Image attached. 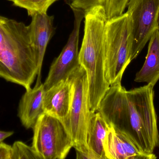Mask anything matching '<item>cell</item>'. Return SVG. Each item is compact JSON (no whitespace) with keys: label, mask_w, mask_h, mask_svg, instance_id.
Listing matches in <instances>:
<instances>
[{"label":"cell","mask_w":159,"mask_h":159,"mask_svg":"<svg viewBox=\"0 0 159 159\" xmlns=\"http://www.w3.org/2000/svg\"><path fill=\"white\" fill-rule=\"evenodd\" d=\"M12 146L0 142V159H11Z\"/></svg>","instance_id":"obj_18"},{"label":"cell","mask_w":159,"mask_h":159,"mask_svg":"<svg viewBox=\"0 0 159 159\" xmlns=\"http://www.w3.org/2000/svg\"><path fill=\"white\" fill-rule=\"evenodd\" d=\"M13 132H5L0 131V142H2L3 140L13 135Z\"/></svg>","instance_id":"obj_19"},{"label":"cell","mask_w":159,"mask_h":159,"mask_svg":"<svg viewBox=\"0 0 159 159\" xmlns=\"http://www.w3.org/2000/svg\"><path fill=\"white\" fill-rule=\"evenodd\" d=\"M109 124L99 111L93 112L88 125L87 143L99 159H106L104 144Z\"/></svg>","instance_id":"obj_13"},{"label":"cell","mask_w":159,"mask_h":159,"mask_svg":"<svg viewBox=\"0 0 159 159\" xmlns=\"http://www.w3.org/2000/svg\"><path fill=\"white\" fill-rule=\"evenodd\" d=\"M38 73L29 25L0 15V77L28 90Z\"/></svg>","instance_id":"obj_2"},{"label":"cell","mask_w":159,"mask_h":159,"mask_svg":"<svg viewBox=\"0 0 159 159\" xmlns=\"http://www.w3.org/2000/svg\"><path fill=\"white\" fill-rule=\"evenodd\" d=\"M133 37L131 16L127 11L107 21L106 24L104 65L110 86L121 83L131 60Z\"/></svg>","instance_id":"obj_3"},{"label":"cell","mask_w":159,"mask_h":159,"mask_svg":"<svg viewBox=\"0 0 159 159\" xmlns=\"http://www.w3.org/2000/svg\"><path fill=\"white\" fill-rule=\"evenodd\" d=\"M40 159L32 147L20 141H17L12 146L11 159Z\"/></svg>","instance_id":"obj_16"},{"label":"cell","mask_w":159,"mask_h":159,"mask_svg":"<svg viewBox=\"0 0 159 159\" xmlns=\"http://www.w3.org/2000/svg\"><path fill=\"white\" fill-rule=\"evenodd\" d=\"M71 9H77L84 14L95 7L103 8L107 20L124 13L129 0H65Z\"/></svg>","instance_id":"obj_14"},{"label":"cell","mask_w":159,"mask_h":159,"mask_svg":"<svg viewBox=\"0 0 159 159\" xmlns=\"http://www.w3.org/2000/svg\"><path fill=\"white\" fill-rule=\"evenodd\" d=\"M30 16L32 18L29 25L31 39L38 57V73L36 83H41V71L47 47L56 30L54 17L48 16L47 13H34Z\"/></svg>","instance_id":"obj_9"},{"label":"cell","mask_w":159,"mask_h":159,"mask_svg":"<svg viewBox=\"0 0 159 159\" xmlns=\"http://www.w3.org/2000/svg\"><path fill=\"white\" fill-rule=\"evenodd\" d=\"M145 61L136 73L134 81L146 83L155 87L159 80V30L157 29L149 39Z\"/></svg>","instance_id":"obj_12"},{"label":"cell","mask_w":159,"mask_h":159,"mask_svg":"<svg viewBox=\"0 0 159 159\" xmlns=\"http://www.w3.org/2000/svg\"><path fill=\"white\" fill-rule=\"evenodd\" d=\"M21 97L18 110V116L26 129H33L41 115L44 113L43 99L45 90L43 83H36Z\"/></svg>","instance_id":"obj_11"},{"label":"cell","mask_w":159,"mask_h":159,"mask_svg":"<svg viewBox=\"0 0 159 159\" xmlns=\"http://www.w3.org/2000/svg\"><path fill=\"white\" fill-rule=\"evenodd\" d=\"M14 5L26 9L28 15L47 13L48 8L58 0H8Z\"/></svg>","instance_id":"obj_15"},{"label":"cell","mask_w":159,"mask_h":159,"mask_svg":"<svg viewBox=\"0 0 159 159\" xmlns=\"http://www.w3.org/2000/svg\"><path fill=\"white\" fill-rule=\"evenodd\" d=\"M154 87L147 84L127 91L121 83L110 86L97 110L148 154L159 146Z\"/></svg>","instance_id":"obj_1"},{"label":"cell","mask_w":159,"mask_h":159,"mask_svg":"<svg viewBox=\"0 0 159 159\" xmlns=\"http://www.w3.org/2000/svg\"><path fill=\"white\" fill-rule=\"evenodd\" d=\"M76 159H99L97 156L89 148L75 149Z\"/></svg>","instance_id":"obj_17"},{"label":"cell","mask_w":159,"mask_h":159,"mask_svg":"<svg viewBox=\"0 0 159 159\" xmlns=\"http://www.w3.org/2000/svg\"><path fill=\"white\" fill-rule=\"evenodd\" d=\"M105 140L106 159H155V154L141 152L130 138L109 123Z\"/></svg>","instance_id":"obj_8"},{"label":"cell","mask_w":159,"mask_h":159,"mask_svg":"<svg viewBox=\"0 0 159 159\" xmlns=\"http://www.w3.org/2000/svg\"><path fill=\"white\" fill-rule=\"evenodd\" d=\"M70 77L73 84V95L69 115L62 122L71 137L74 148H89L87 130L93 112L90 108L87 73L80 65Z\"/></svg>","instance_id":"obj_5"},{"label":"cell","mask_w":159,"mask_h":159,"mask_svg":"<svg viewBox=\"0 0 159 159\" xmlns=\"http://www.w3.org/2000/svg\"><path fill=\"white\" fill-rule=\"evenodd\" d=\"M74 14V24L67 44L59 56L50 66L47 78L44 83L45 91L62 80L70 77L80 66L78 49L80 24L85 14L80 10L72 9Z\"/></svg>","instance_id":"obj_7"},{"label":"cell","mask_w":159,"mask_h":159,"mask_svg":"<svg viewBox=\"0 0 159 159\" xmlns=\"http://www.w3.org/2000/svg\"><path fill=\"white\" fill-rule=\"evenodd\" d=\"M127 7L132 21V61L138 57L158 29L159 0H129Z\"/></svg>","instance_id":"obj_6"},{"label":"cell","mask_w":159,"mask_h":159,"mask_svg":"<svg viewBox=\"0 0 159 159\" xmlns=\"http://www.w3.org/2000/svg\"><path fill=\"white\" fill-rule=\"evenodd\" d=\"M73 95L70 77L62 80L45 91L44 113L63 121L69 115Z\"/></svg>","instance_id":"obj_10"},{"label":"cell","mask_w":159,"mask_h":159,"mask_svg":"<svg viewBox=\"0 0 159 159\" xmlns=\"http://www.w3.org/2000/svg\"><path fill=\"white\" fill-rule=\"evenodd\" d=\"M32 147L40 159L66 158L73 142L62 120L44 113L33 129Z\"/></svg>","instance_id":"obj_4"},{"label":"cell","mask_w":159,"mask_h":159,"mask_svg":"<svg viewBox=\"0 0 159 159\" xmlns=\"http://www.w3.org/2000/svg\"><path fill=\"white\" fill-rule=\"evenodd\" d=\"M158 29L159 30V21H158Z\"/></svg>","instance_id":"obj_20"}]
</instances>
